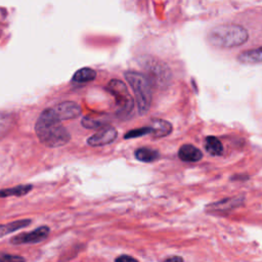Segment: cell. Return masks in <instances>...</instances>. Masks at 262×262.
I'll return each mask as SVG.
<instances>
[{
	"label": "cell",
	"mask_w": 262,
	"mask_h": 262,
	"mask_svg": "<svg viewBox=\"0 0 262 262\" xmlns=\"http://www.w3.org/2000/svg\"><path fill=\"white\" fill-rule=\"evenodd\" d=\"M30 224H31L30 219H21V220L9 222L7 224H0V237L4 236L6 234H9L13 231H16L17 229L24 228Z\"/></svg>",
	"instance_id": "obj_12"
},
{
	"label": "cell",
	"mask_w": 262,
	"mask_h": 262,
	"mask_svg": "<svg viewBox=\"0 0 262 262\" xmlns=\"http://www.w3.org/2000/svg\"><path fill=\"white\" fill-rule=\"evenodd\" d=\"M160 157V154L157 149L149 148V147H140L135 150V158L144 163H151L158 160Z\"/></svg>",
	"instance_id": "obj_11"
},
{
	"label": "cell",
	"mask_w": 262,
	"mask_h": 262,
	"mask_svg": "<svg viewBox=\"0 0 262 262\" xmlns=\"http://www.w3.org/2000/svg\"><path fill=\"white\" fill-rule=\"evenodd\" d=\"M33 188L32 184H24V185H17L14 187L10 188H5L0 190V198H6L10 195H16V196H21L30 192Z\"/></svg>",
	"instance_id": "obj_15"
},
{
	"label": "cell",
	"mask_w": 262,
	"mask_h": 262,
	"mask_svg": "<svg viewBox=\"0 0 262 262\" xmlns=\"http://www.w3.org/2000/svg\"><path fill=\"white\" fill-rule=\"evenodd\" d=\"M82 125L85 128L94 129V128H99V127L101 128V127L105 126L106 124L101 120H96V119H93V118H90V117H84L82 119Z\"/></svg>",
	"instance_id": "obj_18"
},
{
	"label": "cell",
	"mask_w": 262,
	"mask_h": 262,
	"mask_svg": "<svg viewBox=\"0 0 262 262\" xmlns=\"http://www.w3.org/2000/svg\"><path fill=\"white\" fill-rule=\"evenodd\" d=\"M82 113L81 106L75 101H63L58 103L53 107L44 110L40 116L54 120V121H64L78 118Z\"/></svg>",
	"instance_id": "obj_5"
},
{
	"label": "cell",
	"mask_w": 262,
	"mask_h": 262,
	"mask_svg": "<svg viewBox=\"0 0 262 262\" xmlns=\"http://www.w3.org/2000/svg\"><path fill=\"white\" fill-rule=\"evenodd\" d=\"M150 132H151V127L150 126H148V127H141V128H137V129H133V130L128 131L124 135V138L125 139H130V138H134V137H139V136L148 134Z\"/></svg>",
	"instance_id": "obj_17"
},
{
	"label": "cell",
	"mask_w": 262,
	"mask_h": 262,
	"mask_svg": "<svg viewBox=\"0 0 262 262\" xmlns=\"http://www.w3.org/2000/svg\"><path fill=\"white\" fill-rule=\"evenodd\" d=\"M151 136L152 138H162L169 135L172 132V125L166 120L152 119L151 120Z\"/></svg>",
	"instance_id": "obj_9"
},
{
	"label": "cell",
	"mask_w": 262,
	"mask_h": 262,
	"mask_svg": "<svg viewBox=\"0 0 262 262\" xmlns=\"http://www.w3.org/2000/svg\"><path fill=\"white\" fill-rule=\"evenodd\" d=\"M249 38L248 31L235 24H223L212 28L208 35V42L219 48H232L241 46L247 42Z\"/></svg>",
	"instance_id": "obj_1"
},
{
	"label": "cell",
	"mask_w": 262,
	"mask_h": 262,
	"mask_svg": "<svg viewBox=\"0 0 262 262\" xmlns=\"http://www.w3.org/2000/svg\"><path fill=\"white\" fill-rule=\"evenodd\" d=\"M0 261L6 262V261H25V258L16 255H10V254H0Z\"/></svg>",
	"instance_id": "obj_19"
},
{
	"label": "cell",
	"mask_w": 262,
	"mask_h": 262,
	"mask_svg": "<svg viewBox=\"0 0 262 262\" xmlns=\"http://www.w3.org/2000/svg\"><path fill=\"white\" fill-rule=\"evenodd\" d=\"M95 78H96V73L94 70H92L90 68H83V69L78 70L74 74L72 81L74 83L81 84V83H88L90 81H93Z\"/></svg>",
	"instance_id": "obj_13"
},
{
	"label": "cell",
	"mask_w": 262,
	"mask_h": 262,
	"mask_svg": "<svg viewBox=\"0 0 262 262\" xmlns=\"http://www.w3.org/2000/svg\"><path fill=\"white\" fill-rule=\"evenodd\" d=\"M205 148L211 156H221L223 154L222 143L215 136H207L206 137Z\"/></svg>",
	"instance_id": "obj_14"
},
{
	"label": "cell",
	"mask_w": 262,
	"mask_h": 262,
	"mask_svg": "<svg viewBox=\"0 0 262 262\" xmlns=\"http://www.w3.org/2000/svg\"><path fill=\"white\" fill-rule=\"evenodd\" d=\"M237 60L242 63L252 64L262 62V46L243 51L237 55Z\"/></svg>",
	"instance_id": "obj_10"
},
{
	"label": "cell",
	"mask_w": 262,
	"mask_h": 262,
	"mask_svg": "<svg viewBox=\"0 0 262 262\" xmlns=\"http://www.w3.org/2000/svg\"><path fill=\"white\" fill-rule=\"evenodd\" d=\"M35 131L39 140L46 146L59 147L67 144L71 135L66 127L58 121L50 120L40 116L35 125Z\"/></svg>",
	"instance_id": "obj_2"
},
{
	"label": "cell",
	"mask_w": 262,
	"mask_h": 262,
	"mask_svg": "<svg viewBox=\"0 0 262 262\" xmlns=\"http://www.w3.org/2000/svg\"><path fill=\"white\" fill-rule=\"evenodd\" d=\"M165 261H183V259L181 257H177V256H174V257H170V258H167L165 259Z\"/></svg>",
	"instance_id": "obj_21"
},
{
	"label": "cell",
	"mask_w": 262,
	"mask_h": 262,
	"mask_svg": "<svg viewBox=\"0 0 262 262\" xmlns=\"http://www.w3.org/2000/svg\"><path fill=\"white\" fill-rule=\"evenodd\" d=\"M50 232V228L48 226H39L36 229L30 232H24L13 236L10 239L12 245H26V244H35L45 239Z\"/></svg>",
	"instance_id": "obj_6"
},
{
	"label": "cell",
	"mask_w": 262,
	"mask_h": 262,
	"mask_svg": "<svg viewBox=\"0 0 262 262\" xmlns=\"http://www.w3.org/2000/svg\"><path fill=\"white\" fill-rule=\"evenodd\" d=\"M117 130L108 125L101 127V129L90 136L87 140V143L91 146H102L113 142L117 138Z\"/></svg>",
	"instance_id": "obj_7"
},
{
	"label": "cell",
	"mask_w": 262,
	"mask_h": 262,
	"mask_svg": "<svg viewBox=\"0 0 262 262\" xmlns=\"http://www.w3.org/2000/svg\"><path fill=\"white\" fill-rule=\"evenodd\" d=\"M178 157L183 162H199L203 158V152L192 144H183L178 150Z\"/></svg>",
	"instance_id": "obj_8"
},
{
	"label": "cell",
	"mask_w": 262,
	"mask_h": 262,
	"mask_svg": "<svg viewBox=\"0 0 262 262\" xmlns=\"http://www.w3.org/2000/svg\"><path fill=\"white\" fill-rule=\"evenodd\" d=\"M116 261H117V262H127V261H136V259L133 258V257H131V256L123 255V256H120V257L116 258Z\"/></svg>",
	"instance_id": "obj_20"
},
{
	"label": "cell",
	"mask_w": 262,
	"mask_h": 262,
	"mask_svg": "<svg viewBox=\"0 0 262 262\" xmlns=\"http://www.w3.org/2000/svg\"><path fill=\"white\" fill-rule=\"evenodd\" d=\"M125 78L135 94L137 108L140 115L148 112L151 103V87L148 79L137 72H126Z\"/></svg>",
	"instance_id": "obj_3"
},
{
	"label": "cell",
	"mask_w": 262,
	"mask_h": 262,
	"mask_svg": "<svg viewBox=\"0 0 262 262\" xmlns=\"http://www.w3.org/2000/svg\"><path fill=\"white\" fill-rule=\"evenodd\" d=\"M106 90L116 98L119 114H129L134 105V100L128 91L127 86L120 80L113 79L108 82Z\"/></svg>",
	"instance_id": "obj_4"
},
{
	"label": "cell",
	"mask_w": 262,
	"mask_h": 262,
	"mask_svg": "<svg viewBox=\"0 0 262 262\" xmlns=\"http://www.w3.org/2000/svg\"><path fill=\"white\" fill-rule=\"evenodd\" d=\"M239 204H242V201L239 202V198H232V199H226L219 203L212 204V209L216 211H222V210H231L232 208L237 207Z\"/></svg>",
	"instance_id": "obj_16"
}]
</instances>
